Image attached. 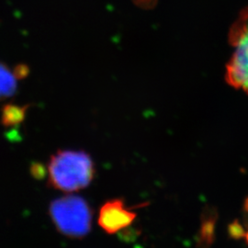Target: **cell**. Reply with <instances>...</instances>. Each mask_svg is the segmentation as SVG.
<instances>
[{"mask_svg": "<svg viewBox=\"0 0 248 248\" xmlns=\"http://www.w3.org/2000/svg\"><path fill=\"white\" fill-rule=\"evenodd\" d=\"M48 182L54 189L76 192L89 186L95 174L94 163L83 151L59 150L48 163Z\"/></svg>", "mask_w": 248, "mask_h": 248, "instance_id": "cell-1", "label": "cell"}, {"mask_svg": "<svg viewBox=\"0 0 248 248\" xmlns=\"http://www.w3.org/2000/svg\"><path fill=\"white\" fill-rule=\"evenodd\" d=\"M49 212L57 230L69 238H83L91 230L92 212L81 197L68 195L56 199L50 205Z\"/></svg>", "mask_w": 248, "mask_h": 248, "instance_id": "cell-2", "label": "cell"}, {"mask_svg": "<svg viewBox=\"0 0 248 248\" xmlns=\"http://www.w3.org/2000/svg\"><path fill=\"white\" fill-rule=\"evenodd\" d=\"M229 42L234 53L227 63L225 78L229 85L248 94V8L231 28Z\"/></svg>", "mask_w": 248, "mask_h": 248, "instance_id": "cell-3", "label": "cell"}, {"mask_svg": "<svg viewBox=\"0 0 248 248\" xmlns=\"http://www.w3.org/2000/svg\"><path fill=\"white\" fill-rule=\"evenodd\" d=\"M136 218V213L125 208L122 200L116 199L107 202L99 211L98 224L109 234L116 233L128 225Z\"/></svg>", "mask_w": 248, "mask_h": 248, "instance_id": "cell-4", "label": "cell"}, {"mask_svg": "<svg viewBox=\"0 0 248 248\" xmlns=\"http://www.w3.org/2000/svg\"><path fill=\"white\" fill-rule=\"evenodd\" d=\"M29 105L19 106L16 104H7L1 110V124L5 127H15L22 124L26 118Z\"/></svg>", "mask_w": 248, "mask_h": 248, "instance_id": "cell-5", "label": "cell"}, {"mask_svg": "<svg viewBox=\"0 0 248 248\" xmlns=\"http://www.w3.org/2000/svg\"><path fill=\"white\" fill-rule=\"evenodd\" d=\"M18 77L15 71L0 62V100L13 96L18 89Z\"/></svg>", "mask_w": 248, "mask_h": 248, "instance_id": "cell-6", "label": "cell"}, {"mask_svg": "<svg viewBox=\"0 0 248 248\" xmlns=\"http://www.w3.org/2000/svg\"><path fill=\"white\" fill-rule=\"evenodd\" d=\"M229 233L232 238H235V239H239L245 235L244 229L237 221L231 223L230 226H229Z\"/></svg>", "mask_w": 248, "mask_h": 248, "instance_id": "cell-7", "label": "cell"}, {"mask_svg": "<svg viewBox=\"0 0 248 248\" xmlns=\"http://www.w3.org/2000/svg\"><path fill=\"white\" fill-rule=\"evenodd\" d=\"M31 172L37 179H40V178L45 177V169L44 166L41 164H38V163L33 164L31 168Z\"/></svg>", "mask_w": 248, "mask_h": 248, "instance_id": "cell-8", "label": "cell"}, {"mask_svg": "<svg viewBox=\"0 0 248 248\" xmlns=\"http://www.w3.org/2000/svg\"><path fill=\"white\" fill-rule=\"evenodd\" d=\"M155 0H134V2L138 3V4L141 5V6H144V7H146V8H147L149 5L155 4Z\"/></svg>", "mask_w": 248, "mask_h": 248, "instance_id": "cell-9", "label": "cell"}, {"mask_svg": "<svg viewBox=\"0 0 248 248\" xmlns=\"http://www.w3.org/2000/svg\"><path fill=\"white\" fill-rule=\"evenodd\" d=\"M244 208H245V211L248 213V198L246 200V202H245V206H244Z\"/></svg>", "mask_w": 248, "mask_h": 248, "instance_id": "cell-10", "label": "cell"}]
</instances>
